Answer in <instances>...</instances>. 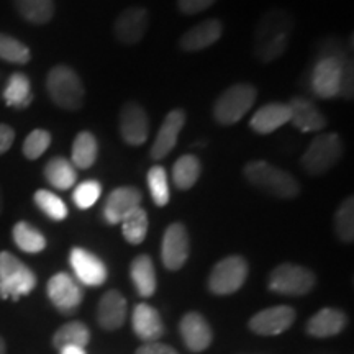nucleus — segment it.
I'll list each match as a JSON object with an SVG mask.
<instances>
[{
	"label": "nucleus",
	"mask_w": 354,
	"mask_h": 354,
	"mask_svg": "<svg viewBox=\"0 0 354 354\" xmlns=\"http://www.w3.org/2000/svg\"><path fill=\"white\" fill-rule=\"evenodd\" d=\"M88 342H91V333H88L87 326L81 322L66 323L53 336V344L59 351L64 348L86 349Z\"/></svg>",
	"instance_id": "29"
},
{
	"label": "nucleus",
	"mask_w": 354,
	"mask_h": 354,
	"mask_svg": "<svg viewBox=\"0 0 354 354\" xmlns=\"http://www.w3.org/2000/svg\"><path fill=\"white\" fill-rule=\"evenodd\" d=\"M223 33V25L220 20L209 19L187 30L179 39V48L185 53L202 51L205 48L215 44L221 38Z\"/></svg>",
	"instance_id": "18"
},
{
	"label": "nucleus",
	"mask_w": 354,
	"mask_h": 354,
	"mask_svg": "<svg viewBox=\"0 0 354 354\" xmlns=\"http://www.w3.org/2000/svg\"><path fill=\"white\" fill-rule=\"evenodd\" d=\"M118 127L123 141L130 146H141L146 143L149 135V118L146 110L136 102H127L120 110Z\"/></svg>",
	"instance_id": "10"
},
{
	"label": "nucleus",
	"mask_w": 354,
	"mask_h": 354,
	"mask_svg": "<svg viewBox=\"0 0 354 354\" xmlns=\"http://www.w3.org/2000/svg\"><path fill=\"white\" fill-rule=\"evenodd\" d=\"M202 165L201 159L194 154H184L172 166V180L180 190L192 189L201 177Z\"/></svg>",
	"instance_id": "28"
},
{
	"label": "nucleus",
	"mask_w": 354,
	"mask_h": 354,
	"mask_svg": "<svg viewBox=\"0 0 354 354\" xmlns=\"http://www.w3.org/2000/svg\"><path fill=\"white\" fill-rule=\"evenodd\" d=\"M335 233L343 243L354 240V198L348 197L343 201L335 214Z\"/></svg>",
	"instance_id": "34"
},
{
	"label": "nucleus",
	"mask_w": 354,
	"mask_h": 354,
	"mask_svg": "<svg viewBox=\"0 0 354 354\" xmlns=\"http://www.w3.org/2000/svg\"><path fill=\"white\" fill-rule=\"evenodd\" d=\"M3 100L8 107L26 109L33 102L32 82L25 73H13L3 88Z\"/></svg>",
	"instance_id": "25"
},
{
	"label": "nucleus",
	"mask_w": 354,
	"mask_h": 354,
	"mask_svg": "<svg viewBox=\"0 0 354 354\" xmlns=\"http://www.w3.org/2000/svg\"><path fill=\"white\" fill-rule=\"evenodd\" d=\"M46 91L53 104L59 109L76 112L81 110L86 99V88L81 77L69 66H55L46 77Z\"/></svg>",
	"instance_id": "3"
},
{
	"label": "nucleus",
	"mask_w": 354,
	"mask_h": 354,
	"mask_svg": "<svg viewBox=\"0 0 354 354\" xmlns=\"http://www.w3.org/2000/svg\"><path fill=\"white\" fill-rule=\"evenodd\" d=\"M32 57L30 48L10 35L0 33V59L12 64H26Z\"/></svg>",
	"instance_id": "35"
},
{
	"label": "nucleus",
	"mask_w": 354,
	"mask_h": 354,
	"mask_svg": "<svg viewBox=\"0 0 354 354\" xmlns=\"http://www.w3.org/2000/svg\"><path fill=\"white\" fill-rule=\"evenodd\" d=\"M343 153L344 145L338 133H322L312 140L300 165L308 176H322L343 158Z\"/></svg>",
	"instance_id": "5"
},
{
	"label": "nucleus",
	"mask_w": 354,
	"mask_h": 354,
	"mask_svg": "<svg viewBox=\"0 0 354 354\" xmlns=\"http://www.w3.org/2000/svg\"><path fill=\"white\" fill-rule=\"evenodd\" d=\"M248 277V263L241 256H228L212 269L209 289L216 295H228L240 290Z\"/></svg>",
	"instance_id": "8"
},
{
	"label": "nucleus",
	"mask_w": 354,
	"mask_h": 354,
	"mask_svg": "<svg viewBox=\"0 0 354 354\" xmlns=\"http://www.w3.org/2000/svg\"><path fill=\"white\" fill-rule=\"evenodd\" d=\"M7 353V348H6V342L2 339V336H0V354H6Z\"/></svg>",
	"instance_id": "43"
},
{
	"label": "nucleus",
	"mask_w": 354,
	"mask_h": 354,
	"mask_svg": "<svg viewBox=\"0 0 354 354\" xmlns=\"http://www.w3.org/2000/svg\"><path fill=\"white\" fill-rule=\"evenodd\" d=\"M131 323L136 336L143 342L153 343L154 339H159L165 333V326H162L158 310L148 304L136 305L135 310H133Z\"/></svg>",
	"instance_id": "22"
},
{
	"label": "nucleus",
	"mask_w": 354,
	"mask_h": 354,
	"mask_svg": "<svg viewBox=\"0 0 354 354\" xmlns=\"http://www.w3.org/2000/svg\"><path fill=\"white\" fill-rule=\"evenodd\" d=\"M99 154V143L91 131H81L74 138L71 149V162L76 169H88L94 166Z\"/></svg>",
	"instance_id": "27"
},
{
	"label": "nucleus",
	"mask_w": 354,
	"mask_h": 354,
	"mask_svg": "<svg viewBox=\"0 0 354 354\" xmlns=\"http://www.w3.org/2000/svg\"><path fill=\"white\" fill-rule=\"evenodd\" d=\"M148 180V189L151 192L153 202L158 207H165L169 202V180H167V172L162 166H153L146 174Z\"/></svg>",
	"instance_id": "36"
},
{
	"label": "nucleus",
	"mask_w": 354,
	"mask_h": 354,
	"mask_svg": "<svg viewBox=\"0 0 354 354\" xmlns=\"http://www.w3.org/2000/svg\"><path fill=\"white\" fill-rule=\"evenodd\" d=\"M294 320L295 310L292 307H287V305H279V307L264 308L259 313H256L251 318L250 328L258 335L274 336L289 330Z\"/></svg>",
	"instance_id": "15"
},
{
	"label": "nucleus",
	"mask_w": 354,
	"mask_h": 354,
	"mask_svg": "<svg viewBox=\"0 0 354 354\" xmlns=\"http://www.w3.org/2000/svg\"><path fill=\"white\" fill-rule=\"evenodd\" d=\"M122 233L123 238L130 245H141L145 241L146 233H148V214L146 210L138 207L122 220Z\"/></svg>",
	"instance_id": "32"
},
{
	"label": "nucleus",
	"mask_w": 354,
	"mask_h": 354,
	"mask_svg": "<svg viewBox=\"0 0 354 354\" xmlns=\"http://www.w3.org/2000/svg\"><path fill=\"white\" fill-rule=\"evenodd\" d=\"M50 145H51L50 131L41 130V128H38V130H33L24 141L25 158L32 159V161H33V159L41 158L43 154L46 153V149L50 148Z\"/></svg>",
	"instance_id": "38"
},
{
	"label": "nucleus",
	"mask_w": 354,
	"mask_h": 354,
	"mask_svg": "<svg viewBox=\"0 0 354 354\" xmlns=\"http://www.w3.org/2000/svg\"><path fill=\"white\" fill-rule=\"evenodd\" d=\"M315 286V274L304 266L281 264L271 272L269 289L282 295H305Z\"/></svg>",
	"instance_id": "7"
},
{
	"label": "nucleus",
	"mask_w": 354,
	"mask_h": 354,
	"mask_svg": "<svg viewBox=\"0 0 354 354\" xmlns=\"http://www.w3.org/2000/svg\"><path fill=\"white\" fill-rule=\"evenodd\" d=\"M33 201L37 203V207L43 212L44 215L50 216L55 221H63L68 216V207L63 198L56 196L55 192L46 189H39L35 192Z\"/></svg>",
	"instance_id": "33"
},
{
	"label": "nucleus",
	"mask_w": 354,
	"mask_h": 354,
	"mask_svg": "<svg viewBox=\"0 0 354 354\" xmlns=\"http://www.w3.org/2000/svg\"><path fill=\"white\" fill-rule=\"evenodd\" d=\"M136 354H177L176 349H172L167 344H161V343H146L143 346L136 349Z\"/></svg>",
	"instance_id": "41"
},
{
	"label": "nucleus",
	"mask_w": 354,
	"mask_h": 354,
	"mask_svg": "<svg viewBox=\"0 0 354 354\" xmlns=\"http://www.w3.org/2000/svg\"><path fill=\"white\" fill-rule=\"evenodd\" d=\"M48 297L61 313H73L82 302V289L68 272H57L48 281Z\"/></svg>",
	"instance_id": "9"
},
{
	"label": "nucleus",
	"mask_w": 354,
	"mask_h": 354,
	"mask_svg": "<svg viewBox=\"0 0 354 354\" xmlns=\"http://www.w3.org/2000/svg\"><path fill=\"white\" fill-rule=\"evenodd\" d=\"M290 122V110L287 104L281 102H272L266 104L263 107L256 110V113L251 117L250 127L251 130L261 135H269V133L279 130L286 123Z\"/></svg>",
	"instance_id": "21"
},
{
	"label": "nucleus",
	"mask_w": 354,
	"mask_h": 354,
	"mask_svg": "<svg viewBox=\"0 0 354 354\" xmlns=\"http://www.w3.org/2000/svg\"><path fill=\"white\" fill-rule=\"evenodd\" d=\"M130 276L141 297H151L156 290V271L149 256L140 254L131 261Z\"/></svg>",
	"instance_id": "24"
},
{
	"label": "nucleus",
	"mask_w": 354,
	"mask_h": 354,
	"mask_svg": "<svg viewBox=\"0 0 354 354\" xmlns=\"http://www.w3.org/2000/svg\"><path fill=\"white\" fill-rule=\"evenodd\" d=\"M180 335H183L185 346L194 353L203 351L212 343V330L209 323L197 312L185 313L180 320Z\"/></svg>",
	"instance_id": "19"
},
{
	"label": "nucleus",
	"mask_w": 354,
	"mask_h": 354,
	"mask_svg": "<svg viewBox=\"0 0 354 354\" xmlns=\"http://www.w3.org/2000/svg\"><path fill=\"white\" fill-rule=\"evenodd\" d=\"M100 196H102V184L95 179H87L74 189L73 201L76 203L77 209L87 210L95 205V202L99 201Z\"/></svg>",
	"instance_id": "37"
},
{
	"label": "nucleus",
	"mask_w": 354,
	"mask_h": 354,
	"mask_svg": "<svg viewBox=\"0 0 354 354\" xmlns=\"http://www.w3.org/2000/svg\"><path fill=\"white\" fill-rule=\"evenodd\" d=\"M61 354H86V349H82V348H64V349H61Z\"/></svg>",
	"instance_id": "42"
},
{
	"label": "nucleus",
	"mask_w": 354,
	"mask_h": 354,
	"mask_svg": "<svg viewBox=\"0 0 354 354\" xmlns=\"http://www.w3.org/2000/svg\"><path fill=\"white\" fill-rule=\"evenodd\" d=\"M44 179L57 190H69L76 184L77 171L66 158H51L44 166Z\"/></svg>",
	"instance_id": "26"
},
{
	"label": "nucleus",
	"mask_w": 354,
	"mask_h": 354,
	"mask_svg": "<svg viewBox=\"0 0 354 354\" xmlns=\"http://www.w3.org/2000/svg\"><path fill=\"white\" fill-rule=\"evenodd\" d=\"M12 236L15 245L20 248L24 253H41L46 248V238L43 236V233L38 228H35L33 225L26 223V221H19L12 230Z\"/></svg>",
	"instance_id": "31"
},
{
	"label": "nucleus",
	"mask_w": 354,
	"mask_h": 354,
	"mask_svg": "<svg viewBox=\"0 0 354 354\" xmlns=\"http://www.w3.org/2000/svg\"><path fill=\"white\" fill-rule=\"evenodd\" d=\"M295 20L284 8H272L261 17L254 30L253 53L261 63H272L289 48Z\"/></svg>",
	"instance_id": "1"
},
{
	"label": "nucleus",
	"mask_w": 354,
	"mask_h": 354,
	"mask_svg": "<svg viewBox=\"0 0 354 354\" xmlns=\"http://www.w3.org/2000/svg\"><path fill=\"white\" fill-rule=\"evenodd\" d=\"M256 99H258V91L254 86L246 82L233 84L215 100L214 118L220 125H234L253 109Z\"/></svg>",
	"instance_id": "4"
},
{
	"label": "nucleus",
	"mask_w": 354,
	"mask_h": 354,
	"mask_svg": "<svg viewBox=\"0 0 354 354\" xmlns=\"http://www.w3.org/2000/svg\"><path fill=\"white\" fill-rule=\"evenodd\" d=\"M143 201V194L140 189L133 185H123V187L113 189L109 194L107 201L104 205V218L110 225L122 223V220L127 215H130L133 210L140 207Z\"/></svg>",
	"instance_id": "14"
},
{
	"label": "nucleus",
	"mask_w": 354,
	"mask_h": 354,
	"mask_svg": "<svg viewBox=\"0 0 354 354\" xmlns=\"http://www.w3.org/2000/svg\"><path fill=\"white\" fill-rule=\"evenodd\" d=\"M216 0H177V8L184 15H197L207 8H210Z\"/></svg>",
	"instance_id": "39"
},
{
	"label": "nucleus",
	"mask_w": 354,
	"mask_h": 354,
	"mask_svg": "<svg viewBox=\"0 0 354 354\" xmlns=\"http://www.w3.org/2000/svg\"><path fill=\"white\" fill-rule=\"evenodd\" d=\"M37 287V276L8 251L0 253V299L19 300Z\"/></svg>",
	"instance_id": "6"
},
{
	"label": "nucleus",
	"mask_w": 354,
	"mask_h": 354,
	"mask_svg": "<svg viewBox=\"0 0 354 354\" xmlns=\"http://www.w3.org/2000/svg\"><path fill=\"white\" fill-rule=\"evenodd\" d=\"M189 233L183 223H172L167 227L161 245L162 263L169 271H177L189 258Z\"/></svg>",
	"instance_id": "13"
},
{
	"label": "nucleus",
	"mask_w": 354,
	"mask_h": 354,
	"mask_svg": "<svg viewBox=\"0 0 354 354\" xmlns=\"http://www.w3.org/2000/svg\"><path fill=\"white\" fill-rule=\"evenodd\" d=\"M69 263L77 281L84 286L99 287L107 281V266L94 253L84 250V248H73L71 250Z\"/></svg>",
	"instance_id": "12"
},
{
	"label": "nucleus",
	"mask_w": 354,
	"mask_h": 354,
	"mask_svg": "<svg viewBox=\"0 0 354 354\" xmlns=\"http://www.w3.org/2000/svg\"><path fill=\"white\" fill-rule=\"evenodd\" d=\"M290 122L300 131H322L326 127V118L313 100L307 97H292L289 104Z\"/></svg>",
	"instance_id": "17"
},
{
	"label": "nucleus",
	"mask_w": 354,
	"mask_h": 354,
	"mask_svg": "<svg viewBox=\"0 0 354 354\" xmlns=\"http://www.w3.org/2000/svg\"><path fill=\"white\" fill-rule=\"evenodd\" d=\"M15 141V131L10 125L0 123V154L7 153Z\"/></svg>",
	"instance_id": "40"
},
{
	"label": "nucleus",
	"mask_w": 354,
	"mask_h": 354,
	"mask_svg": "<svg viewBox=\"0 0 354 354\" xmlns=\"http://www.w3.org/2000/svg\"><path fill=\"white\" fill-rule=\"evenodd\" d=\"M245 179L256 189L277 198H294L300 194V184L290 172L268 161H251L243 169Z\"/></svg>",
	"instance_id": "2"
},
{
	"label": "nucleus",
	"mask_w": 354,
	"mask_h": 354,
	"mask_svg": "<svg viewBox=\"0 0 354 354\" xmlns=\"http://www.w3.org/2000/svg\"><path fill=\"white\" fill-rule=\"evenodd\" d=\"M127 317V300L118 290H109L102 295L97 307V322L104 330H118Z\"/></svg>",
	"instance_id": "20"
},
{
	"label": "nucleus",
	"mask_w": 354,
	"mask_h": 354,
	"mask_svg": "<svg viewBox=\"0 0 354 354\" xmlns=\"http://www.w3.org/2000/svg\"><path fill=\"white\" fill-rule=\"evenodd\" d=\"M346 325V315L342 310L323 308L310 318L307 323V331L317 338H328L338 335Z\"/></svg>",
	"instance_id": "23"
},
{
	"label": "nucleus",
	"mask_w": 354,
	"mask_h": 354,
	"mask_svg": "<svg viewBox=\"0 0 354 354\" xmlns=\"http://www.w3.org/2000/svg\"><path fill=\"white\" fill-rule=\"evenodd\" d=\"M149 28V12L145 7H128L117 17L113 24L115 38L123 44L140 43Z\"/></svg>",
	"instance_id": "11"
},
{
	"label": "nucleus",
	"mask_w": 354,
	"mask_h": 354,
	"mask_svg": "<svg viewBox=\"0 0 354 354\" xmlns=\"http://www.w3.org/2000/svg\"><path fill=\"white\" fill-rule=\"evenodd\" d=\"M20 17L33 25H44L55 15V0H13Z\"/></svg>",
	"instance_id": "30"
},
{
	"label": "nucleus",
	"mask_w": 354,
	"mask_h": 354,
	"mask_svg": "<svg viewBox=\"0 0 354 354\" xmlns=\"http://www.w3.org/2000/svg\"><path fill=\"white\" fill-rule=\"evenodd\" d=\"M185 125V112L183 109L171 110L169 113L166 115L165 122H162L161 128H159L156 140L151 146V158L154 161H159V159H165L167 154H169L174 146L177 145V138H179V133Z\"/></svg>",
	"instance_id": "16"
},
{
	"label": "nucleus",
	"mask_w": 354,
	"mask_h": 354,
	"mask_svg": "<svg viewBox=\"0 0 354 354\" xmlns=\"http://www.w3.org/2000/svg\"><path fill=\"white\" fill-rule=\"evenodd\" d=\"M3 210V197H2V190H0V214Z\"/></svg>",
	"instance_id": "44"
}]
</instances>
